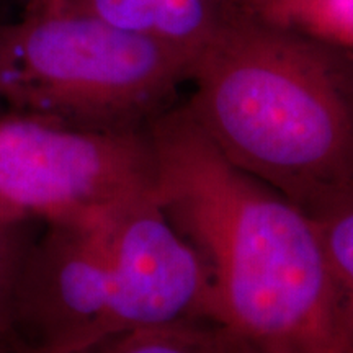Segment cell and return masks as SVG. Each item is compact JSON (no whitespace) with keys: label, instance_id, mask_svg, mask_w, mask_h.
<instances>
[{"label":"cell","instance_id":"cell-1","mask_svg":"<svg viewBox=\"0 0 353 353\" xmlns=\"http://www.w3.org/2000/svg\"><path fill=\"white\" fill-rule=\"evenodd\" d=\"M148 132L156 196L208 270L216 324L245 342L350 353L314 218L224 157L187 105Z\"/></svg>","mask_w":353,"mask_h":353},{"label":"cell","instance_id":"cell-2","mask_svg":"<svg viewBox=\"0 0 353 353\" xmlns=\"http://www.w3.org/2000/svg\"><path fill=\"white\" fill-rule=\"evenodd\" d=\"M188 81L219 152L306 213L353 187V51L234 8Z\"/></svg>","mask_w":353,"mask_h":353},{"label":"cell","instance_id":"cell-3","mask_svg":"<svg viewBox=\"0 0 353 353\" xmlns=\"http://www.w3.org/2000/svg\"><path fill=\"white\" fill-rule=\"evenodd\" d=\"M20 348L68 352L132 330L214 322L208 270L156 193L41 224L17 290Z\"/></svg>","mask_w":353,"mask_h":353},{"label":"cell","instance_id":"cell-4","mask_svg":"<svg viewBox=\"0 0 353 353\" xmlns=\"http://www.w3.org/2000/svg\"><path fill=\"white\" fill-rule=\"evenodd\" d=\"M193 61L156 34L85 13L25 15L0 25V103L82 130H144L170 108Z\"/></svg>","mask_w":353,"mask_h":353},{"label":"cell","instance_id":"cell-5","mask_svg":"<svg viewBox=\"0 0 353 353\" xmlns=\"http://www.w3.org/2000/svg\"><path fill=\"white\" fill-rule=\"evenodd\" d=\"M156 193L148 128L97 131L0 117V214L34 224L88 218Z\"/></svg>","mask_w":353,"mask_h":353},{"label":"cell","instance_id":"cell-6","mask_svg":"<svg viewBox=\"0 0 353 353\" xmlns=\"http://www.w3.org/2000/svg\"><path fill=\"white\" fill-rule=\"evenodd\" d=\"M324 249L335 319L353 353V187L311 214Z\"/></svg>","mask_w":353,"mask_h":353},{"label":"cell","instance_id":"cell-7","mask_svg":"<svg viewBox=\"0 0 353 353\" xmlns=\"http://www.w3.org/2000/svg\"><path fill=\"white\" fill-rule=\"evenodd\" d=\"M237 339L214 322L132 330L56 353H234ZM20 353H46L20 348Z\"/></svg>","mask_w":353,"mask_h":353},{"label":"cell","instance_id":"cell-8","mask_svg":"<svg viewBox=\"0 0 353 353\" xmlns=\"http://www.w3.org/2000/svg\"><path fill=\"white\" fill-rule=\"evenodd\" d=\"M244 13L353 51V0H250Z\"/></svg>","mask_w":353,"mask_h":353},{"label":"cell","instance_id":"cell-9","mask_svg":"<svg viewBox=\"0 0 353 353\" xmlns=\"http://www.w3.org/2000/svg\"><path fill=\"white\" fill-rule=\"evenodd\" d=\"M234 8L232 0H152V33L195 57Z\"/></svg>","mask_w":353,"mask_h":353},{"label":"cell","instance_id":"cell-10","mask_svg":"<svg viewBox=\"0 0 353 353\" xmlns=\"http://www.w3.org/2000/svg\"><path fill=\"white\" fill-rule=\"evenodd\" d=\"M39 226L0 214V353H20L15 321L17 290L26 252Z\"/></svg>","mask_w":353,"mask_h":353},{"label":"cell","instance_id":"cell-11","mask_svg":"<svg viewBox=\"0 0 353 353\" xmlns=\"http://www.w3.org/2000/svg\"><path fill=\"white\" fill-rule=\"evenodd\" d=\"M63 10L85 13L123 30L154 34L152 0H68Z\"/></svg>","mask_w":353,"mask_h":353},{"label":"cell","instance_id":"cell-12","mask_svg":"<svg viewBox=\"0 0 353 353\" xmlns=\"http://www.w3.org/2000/svg\"><path fill=\"white\" fill-rule=\"evenodd\" d=\"M234 353H298L293 348L275 345V343H257V342H245L237 339V345L234 348Z\"/></svg>","mask_w":353,"mask_h":353},{"label":"cell","instance_id":"cell-13","mask_svg":"<svg viewBox=\"0 0 353 353\" xmlns=\"http://www.w3.org/2000/svg\"><path fill=\"white\" fill-rule=\"evenodd\" d=\"M68 0H28L26 15H51L59 13Z\"/></svg>","mask_w":353,"mask_h":353},{"label":"cell","instance_id":"cell-14","mask_svg":"<svg viewBox=\"0 0 353 353\" xmlns=\"http://www.w3.org/2000/svg\"><path fill=\"white\" fill-rule=\"evenodd\" d=\"M245 2H250V0H236V7L241 6V3H245Z\"/></svg>","mask_w":353,"mask_h":353},{"label":"cell","instance_id":"cell-15","mask_svg":"<svg viewBox=\"0 0 353 353\" xmlns=\"http://www.w3.org/2000/svg\"><path fill=\"white\" fill-rule=\"evenodd\" d=\"M232 2H234V6H236V0H232Z\"/></svg>","mask_w":353,"mask_h":353}]
</instances>
